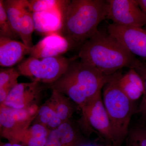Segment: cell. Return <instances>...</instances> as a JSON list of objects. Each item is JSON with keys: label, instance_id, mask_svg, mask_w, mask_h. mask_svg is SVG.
I'll return each mask as SVG.
<instances>
[{"label": "cell", "instance_id": "13", "mask_svg": "<svg viewBox=\"0 0 146 146\" xmlns=\"http://www.w3.org/2000/svg\"><path fill=\"white\" fill-rule=\"evenodd\" d=\"M50 131L45 126L36 123L28 128L4 137L10 143H21L25 146H45Z\"/></svg>", "mask_w": 146, "mask_h": 146}, {"label": "cell", "instance_id": "9", "mask_svg": "<svg viewBox=\"0 0 146 146\" xmlns=\"http://www.w3.org/2000/svg\"><path fill=\"white\" fill-rule=\"evenodd\" d=\"M108 33L132 54L146 58V30L142 28L110 24Z\"/></svg>", "mask_w": 146, "mask_h": 146}, {"label": "cell", "instance_id": "10", "mask_svg": "<svg viewBox=\"0 0 146 146\" xmlns=\"http://www.w3.org/2000/svg\"><path fill=\"white\" fill-rule=\"evenodd\" d=\"M42 89L39 82H37L18 83L1 104L15 109L27 108L35 104L34 102Z\"/></svg>", "mask_w": 146, "mask_h": 146}, {"label": "cell", "instance_id": "19", "mask_svg": "<svg viewBox=\"0 0 146 146\" xmlns=\"http://www.w3.org/2000/svg\"><path fill=\"white\" fill-rule=\"evenodd\" d=\"M18 70L14 68L1 69L0 72V102L5 100L9 92L18 84L20 76Z\"/></svg>", "mask_w": 146, "mask_h": 146}, {"label": "cell", "instance_id": "16", "mask_svg": "<svg viewBox=\"0 0 146 146\" xmlns=\"http://www.w3.org/2000/svg\"><path fill=\"white\" fill-rule=\"evenodd\" d=\"M70 99L64 94L55 89L47 103L57 113L62 122L69 121L74 112V108Z\"/></svg>", "mask_w": 146, "mask_h": 146}, {"label": "cell", "instance_id": "22", "mask_svg": "<svg viewBox=\"0 0 146 146\" xmlns=\"http://www.w3.org/2000/svg\"><path fill=\"white\" fill-rule=\"evenodd\" d=\"M28 7L33 13L52 11L61 9L64 1L28 0Z\"/></svg>", "mask_w": 146, "mask_h": 146}, {"label": "cell", "instance_id": "4", "mask_svg": "<svg viewBox=\"0 0 146 146\" xmlns=\"http://www.w3.org/2000/svg\"><path fill=\"white\" fill-rule=\"evenodd\" d=\"M122 75L121 71L104 87L102 100L109 117L116 141L121 146L128 135L129 127L135 112L133 102L123 93L118 85V80Z\"/></svg>", "mask_w": 146, "mask_h": 146}, {"label": "cell", "instance_id": "20", "mask_svg": "<svg viewBox=\"0 0 146 146\" xmlns=\"http://www.w3.org/2000/svg\"><path fill=\"white\" fill-rule=\"evenodd\" d=\"M36 117L37 123L43 125L50 130L56 129L63 123L57 113L47 103L39 108Z\"/></svg>", "mask_w": 146, "mask_h": 146}, {"label": "cell", "instance_id": "12", "mask_svg": "<svg viewBox=\"0 0 146 146\" xmlns=\"http://www.w3.org/2000/svg\"><path fill=\"white\" fill-rule=\"evenodd\" d=\"M31 48L23 42L0 36V65L11 67L19 63L26 55L29 54Z\"/></svg>", "mask_w": 146, "mask_h": 146}, {"label": "cell", "instance_id": "3", "mask_svg": "<svg viewBox=\"0 0 146 146\" xmlns=\"http://www.w3.org/2000/svg\"><path fill=\"white\" fill-rule=\"evenodd\" d=\"M77 58L63 75L51 84L52 89L68 97L82 110L101 94L102 89L117 72L112 75L104 74L95 67L77 60Z\"/></svg>", "mask_w": 146, "mask_h": 146}, {"label": "cell", "instance_id": "21", "mask_svg": "<svg viewBox=\"0 0 146 146\" xmlns=\"http://www.w3.org/2000/svg\"><path fill=\"white\" fill-rule=\"evenodd\" d=\"M57 129L61 146L81 145L74 129L68 122L61 124Z\"/></svg>", "mask_w": 146, "mask_h": 146}, {"label": "cell", "instance_id": "2", "mask_svg": "<svg viewBox=\"0 0 146 146\" xmlns=\"http://www.w3.org/2000/svg\"><path fill=\"white\" fill-rule=\"evenodd\" d=\"M78 57L107 75L123 68L137 69L142 63L115 37L99 31L82 45Z\"/></svg>", "mask_w": 146, "mask_h": 146}, {"label": "cell", "instance_id": "18", "mask_svg": "<svg viewBox=\"0 0 146 146\" xmlns=\"http://www.w3.org/2000/svg\"><path fill=\"white\" fill-rule=\"evenodd\" d=\"M35 30L33 13L29 9L27 4L24 9L21 16L19 37L22 39L23 43L29 48L34 46L33 43L32 35Z\"/></svg>", "mask_w": 146, "mask_h": 146}, {"label": "cell", "instance_id": "11", "mask_svg": "<svg viewBox=\"0 0 146 146\" xmlns=\"http://www.w3.org/2000/svg\"><path fill=\"white\" fill-rule=\"evenodd\" d=\"M72 48L65 37L57 33H51L45 36L31 48L30 56L36 58L61 55Z\"/></svg>", "mask_w": 146, "mask_h": 146}, {"label": "cell", "instance_id": "8", "mask_svg": "<svg viewBox=\"0 0 146 146\" xmlns=\"http://www.w3.org/2000/svg\"><path fill=\"white\" fill-rule=\"evenodd\" d=\"M0 125L3 137L26 129L36 118L39 108L33 105L24 109H17L0 105Z\"/></svg>", "mask_w": 146, "mask_h": 146}, {"label": "cell", "instance_id": "15", "mask_svg": "<svg viewBox=\"0 0 146 146\" xmlns=\"http://www.w3.org/2000/svg\"><path fill=\"white\" fill-rule=\"evenodd\" d=\"M35 29L42 34L58 33L61 27V9L33 13Z\"/></svg>", "mask_w": 146, "mask_h": 146}, {"label": "cell", "instance_id": "29", "mask_svg": "<svg viewBox=\"0 0 146 146\" xmlns=\"http://www.w3.org/2000/svg\"><path fill=\"white\" fill-rule=\"evenodd\" d=\"M126 146H129V145L127 143Z\"/></svg>", "mask_w": 146, "mask_h": 146}, {"label": "cell", "instance_id": "30", "mask_svg": "<svg viewBox=\"0 0 146 146\" xmlns=\"http://www.w3.org/2000/svg\"><path fill=\"white\" fill-rule=\"evenodd\" d=\"M144 29H145L146 30V27H145V28Z\"/></svg>", "mask_w": 146, "mask_h": 146}, {"label": "cell", "instance_id": "23", "mask_svg": "<svg viewBox=\"0 0 146 146\" xmlns=\"http://www.w3.org/2000/svg\"><path fill=\"white\" fill-rule=\"evenodd\" d=\"M127 143L129 146H146V125L140 122L129 131Z\"/></svg>", "mask_w": 146, "mask_h": 146}, {"label": "cell", "instance_id": "26", "mask_svg": "<svg viewBox=\"0 0 146 146\" xmlns=\"http://www.w3.org/2000/svg\"><path fill=\"white\" fill-rule=\"evenodd\" d=\"M45 146H61L57 129L51 130Z\"/></svg>", "mask_w": 146, "mask_h": 146}, {"label": "cell", "instance_id": "28", "mask_svg": "<svg viewBox=\"0 0 146 146\" xmlns=\"http://www.w3.org/2000/svg\"><path fill=\"white\" fill-rule=\"evenodd\" d=\"M1 146H25L16 143H1Z\"/></svg>", "mask_w": 146, "mask_h": 146}, {"label": "cell", "instance_id": "27", "mask_svg": "<svg viewBox=\"0 0 146 146\" xmlns=\"http://www.w3.org/2000/svg\"><path fill=\"white\" fill-rule=\"evenodd\" d=\"M136 2L141 10L146 15V0H137Z\"/></svg>", "mask_w": 146, "mask_h": 146}, {"label": "cell", "instance_id": "14", "mask_svg": "<svg viewBox=\"0 0 146 146\" xmlns=\"http://www.w3.org/2000/svg\"><path fill=\"white\" fill-rule=\"evenodd\" d=\"M117 84L123 93L133 103L139 100L145 93L143 80L134 68H130L125 74L121 76Z\"/></svg>", "mask_w": 146, "mask_h": 146}, {"label": "cell", "instance_id": "5", "mask_svg": "<svg viewBox=\"0 0 146 146\" xmlns=\"http://www.w3.org/2000/svg\"><path fill=\"white\" fill-rule=\"evenodd\" d=\"M77 57L69 58L60 55L36 58L29 56L18 64L17 70L21 75L30 78L33 81L52 84L63 75Z\"/></svg>", "mask_w": 146, "mask_h": 146}, {"label": "cell", "instance_id": "7", "mask_svg": "<svg viewBox=\"0 0 146 146\" xmlns=\"http://www.w3.org/2000/svg\"><path fill=\"white\" fill-rule=\"evenodd\" d=\"M107 18L113 23L142 28L146 26V15L133 0H110Z\"/></svg>", "mask_w": 146, "mask_h": 146}, {"label": "cell", "instance_id": "25", "mask_svg": "<svg viewBox=\"0 0 146 146\" xmlns=\"http://www.w3.org/2000/svg\"><path fill=\"white\" fill-rule=\"evenodd\" d=\"M135 70L142 77L145 83V93L138 109V112L141 114V122L146 125V63L142 62L140 66Z\"/></svg>", "mask_w": 146, "mask_h": 146}, {"label": "cell", "instance_id": "24", "mask_svg": "<svg viewBox=\"0 0 146 146\" xmlns=\"http://www.w3.org/2000/svg\"><path fill=\"white\" fill-rule=\"evenodd\" d=\"M0 36L13 39L17 37L7 18L3 0H0Z\"/></svg>", "mask_w": 146, "mask_h": 146}, {"label": "cell", "instance_id": "1", "mask_svg": "<svg viewBox=\"0 0 146 146\" xmlns=\"http://www.w3.org/2000/svg\"><path fill=\"white\" fill-rule=\"evenodd\" d=\"M108 6V1L103 0L65 1L57 33L67 39L71 47L83 45L96 33L99 24L107 18Z\"/></svg>", "mask_w": 146, "mask_h": 146}, {"label": "cell", "instance_id": "6", "mask_svg": "<svg viewBox=\"0 0 146 146\" xmlns=\"http://www.w3.org/2000/svg\"><path fill=\"white\" fill-rule=\"evenodd\" d=\"M81 111L86 124L97 132L106 144L116 146L112 125L103 102L102 93Z\"/></svg>", "mask_w": 146, "mask_h": 146}, {"label": "cell", "instance_id": "17", "mask_svg": "<svg viewBox=\"0 0 146 146\" xmlns=\"http://www.w3.org/2000/svg\"><path fill=\"white\" fill-rule=\"evenodd\" d=\"M3 2L13 32L19 37L20 21L24 9L27 5V0H5Z\"/></svg>", "mask_w": 146, "mask_h": 146}]
</instances>
